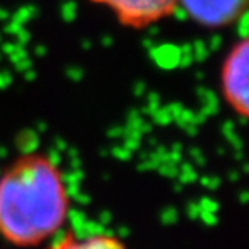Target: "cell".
Returning a JSON list of instances; mask_svg holds the SVG:
<instances>
[{
	"label": "cell",
	"instance_id": "3957f363",
	"mask_svg": "<svg viewBox=\"0 0 249 249\" xmlns=\"http://www.w3.org/2000/svg\"><path fill=\"white\" fill-rule=\"evenodd\" d=\"M107 8L122 26L128 29H146L178 12L177 0H89Z\"/></svg>",
	"mask_w": 249,
	"mask_h": 249
},
{
	"label": "cell",
	"instance_id": "7a4b0ae2",
	"mask_svg": "<svg viewBox=\"0 0 249 249\" xmlns=\"http://www.w3.org/2000/svg\"><path fill=\"white\" fill-rule=\"evenodd\" d=\"M249 39L241 37L230 47L220 65V94L238 117H249Z\"/></svg>",
	"mask_w": 249,
	"mask_h": 249
},
{
	"label": "cell",
	"instance_id": "277c9868",
	"mask_svg": "<svg viewBox=\"0 0 249 249\" xmlns=\"http://www.w3.org/2000/svg\"><path fill=\"white\" fill-rule=\"evenodd\" d=\"M178 10L197 26L207 29H222L235 24L243 17L248 0H177Z\"/></svg>",
	"mask_w": 249,
	"mask_h": 249
},
{
	"label": "cell",
	"instance_id": "5b68a950",
	"mask_svg": "<svg viewBox=\"0 0 249 249\" xmlns=\"http://www.w3.org/2000/svg\"><path fill=\"white\" fill-rule=\"evenodd\" d=\"M51 249H126V246L120 240L107 235H92L86 238L65 235Z\"/></svg>",
	"mask_w": 249,
	"mask_h": 249
},
{
	"label": "cell",
	"instance_id": "6da1fadb",
	"mask_svg": "<svg viewBox=\"0 0 249 249\" xmlns=\"http://www.w3.org/2000/svg\"><path fill=\"white\" fill-rule=\"evenodd\" d=\"M70 193L57 162L26 152L0 175V235L15 246H37L63 227Z\"/></svg>",
	"mask_w": 249,
	"mask_h": 249
}]
</instances>
